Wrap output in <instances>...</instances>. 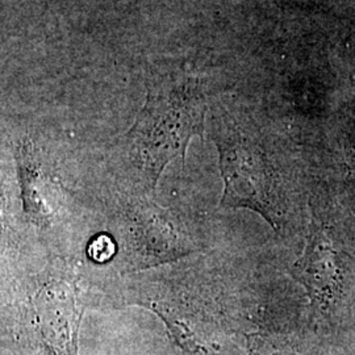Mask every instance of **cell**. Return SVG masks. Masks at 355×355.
<instances>
[{"instance_id":"52a82bcc","label":"cell","mask_w":355,"mask_h":355,"mask_svg":"<svg viewBox=\"0 0 355 355\" xmlns=\"http://www.w3.org/2000/svg\"><path fill=\"white\" fill-rule=\"evenodd\" d=\"M13 153L24 214L37 228H51L58 223V212L64 205L61 187L31 141H17Z\"/></svg>"},{"instance_id":"30bf717a","label":"cell","mask_w":355,"mask_h":355,"mask_svg":"<svg viewBox=\"0 0 355 355\" xmlns=\"http://www.w3.org/2000/svg\"><path fill=\"white\" fill-rule=\"evenodd\" d=\"M89 258L92 262L96 263H107L110 261H114L116 257V243L112 236L101 234L96 236L87 248Z\"/></svg>"},{"instance_id":"6da1fadb","label":"cell","mask_w":355,"mask_h":355,"mask_svg":"<svg viewBox=\"0 0 355 355\" xmlns=\"http://www.w3.org/2000/svg\"><path fill=\"white\" fill-rule=\"evenodd\" d=\"M303 253L290 270L309 300L306 327L333 345L355 324V190L316 178Z\"/></svg>"},{"instance_id":"5b68a950","label":"cell","mask_w":355,"mask_h":355,"mask_svg":"<svg viewBox=\"0 0 355 355\" xmlns=\"http://www.w3.org/2000/svg\"><path fill=\"white\" fill-rule=\"evenodd\" d=\"M112 237L121 272L174 263L202 249L184 217L153 198H125L114 218Z\"/></svg>"},{"instance_id":"8992f818","label":"cell","mask_w":355,"mask_h":355,"mask_svg":"<svg viewBox=\"0 0 355 355\" xmlns=\"http://www.w3.org/2000/svg\"><path fill=\"white\" fill-rule=\"evenodd\" d=\"M127 304L148 308L165 322L173 343L190 355H218L224 334L216 305L202 292L171 280H137L125 296Z\"/></svg>"},{"instance_id":"9c48e42d","label":"cell","mask_w":355,"mask_h":355,"mask_svg":"<svg viewBox=\"0 0 355 355\" xmlns=\"http://www.w3.org/2000/svg\"><path fill=\"white\" fill-rule=\"evenodd\" d=\"M338 144L341 168L337 179L331 183L355 190V105L343 116L338 132Z\"/></svg>"},{"instance_id":"3957f363","label":"cell","mask_w":355,"mask_h":355,"mask_svg":"<svg viewBox=\"0 0 355 355\" xmlns=\"http://www.w3.org/2000/svg\"><path fill=\"white\" fill-rule=\"evenodd\" d=\"M207 101L205 83L195 74L150 76L145 105L120 144L125 198H153L166 166L184 164L190 141L204 136Z\"/></svg>"},{"instance_id":"ba28073f","label":"cell","mask_w":355,"mask_h":355,"mask_svg":"<svg viewBox=\"0 0 355 355\" xmlns=\"http://www.w3.org/2000/svg\"><path fill=\"white\" fill-rule=\"evenodd\" d=\"M246 343L248 355H333L329 343L308 328L293 333H249Z\"/></svg>"},{"instance_id":"277c9868","label":"cell","mask_w":355,"mask_h":355,"mask_svg":"<svg viewBox=\"0 0 355 355\" xmlns=\"http://www.w3.org/2000/svg\"><path fill=\"white\" fill-rule=\"evenodd\" d=\"M13 296L19 331L33 355H79L86 296L74 267L51 258L20 280Z\"/></svg>"},{"instance_id":"7a4b0ae2","label":"cell","mask_w":355,"mask_h":355,"mask_svg":"<svg viewBox=\"0 0 355 355\" xmlns=\"http://www.w3.org/2000/svg\"><path fill=\"white\" fill-rule=\"evenodd\" d=\"M211 135L224 182L220 208L254 211L282 239L305 237L315 180L287 170L255 124L221 104L211 108Z\"/></svg>"}]
</instances>
